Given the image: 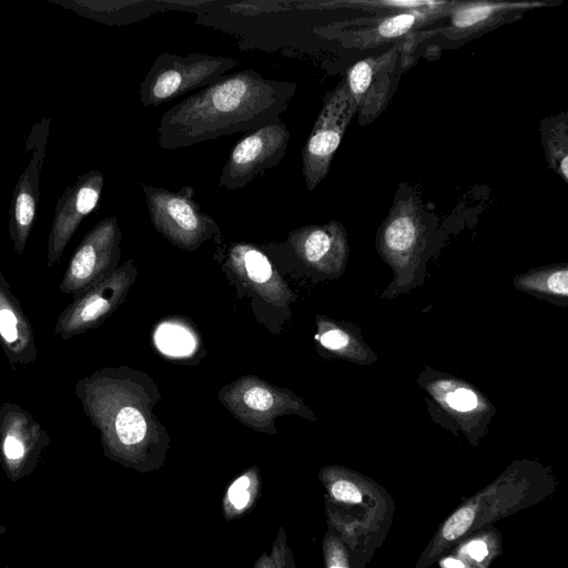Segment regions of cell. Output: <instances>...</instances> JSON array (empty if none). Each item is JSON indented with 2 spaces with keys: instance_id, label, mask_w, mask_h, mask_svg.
Wrapping results in <instances>:
<instances>
[{
  "instance_id": "7a4b0ae2",
  "label": "cell",
  "mask_w": 568,
  "mask_h": 568,
  "mask_svg": "<svg viewBox=\"0 0 568 568\" xmlns=\"http://www.w3.org/2000/svg\"><path fill=\"white\" fill-rule=\"evenodd\" d=\"M296 89V82L267 79L252 69L225 74L162 114L158 145L176 150L256 130L281 119Z\"/></svg>"
},
{
  "instance_id": "1f68e13d",
  "label": "cell",
  "mask_w": 568,
  "mask_h": 568,
  "mask_svg": "<svg viewBox=\"0 0 568 568\" xmlns=\"http://www.w3.org/2000/svg\"><path fill=\"white\" fill-rule=\"evenodd\" d=\"M6 530H7L6 526L0 524V536L3 535L6 532Z\"/></svg>"
},
{
  "instance_id": "4fadbf2b",
  "label": "cell",
  "mask_w": 568,
  "mask_h": 568,
  "mask_svg": "<svg viewBox=\"0 0 568 568\" xmlns=\"http://www.w3.org/2000/svg\"><path fill=\"white\" fill-rule=\"evenodd\" d=\"M456 1H434L433 4L407 11L373 14V17L338 23L334 32L343 45L366 50L407 37L416 28L447 17Z\"/></svg>"
},
{
  "instance_id": "4316f807",
  "label": "cell",
  "mask_w": 568,
  "mask_h": 568,
  "mask_svg": "<svg viewBox=\"0 0 568 568\" xmlns=\"http://www.w3.org/2000/svg\"><path fill=\"white\" fill-rule=\"evenodd\" d=\"M253 568H297L283 527L278 528L271 550L263 552Z\"/></svg>"
},
{
  "instance_id": "ffe728a7",
  "label": "cell",
  "mask_w": 568,
  "mask_h": 568,
  "mask_svg": "<svg viewBox=\"0 0 568 568\" xmlns=\"http://www.w3.org/2000/svg\"><path fill=\"white\" fill-rule=\"evenodd\" d=\"M0 345L9 363L27 365L38 358L33 327L0 268Z\"/></svg>"
},
{
  "instance_id": "7c38bea8",
  "label": "cell",
  "mask_w": 568,
  "mask_h": 568,
  "mask_svg": "<svg viewBox=\"0 0 568 568\" xmlns=\"http://www.w3.org/2000/svg\"><path fill=\"white\" fill-rule=\"evenodd\" d=\"M51 439L45 429L19 404L0 406V466L7 478L16 483L38 466Z\"/></svg>"
},
{
  "instance_id": "3957f363",
  "label": "cell",
  "mask_w": 568,
  "mask_h": 568,
  "mask_svg": "<svg viewBox=\"0 0 568 568\" xmlns=\"http://www.w3.org/2000/svg\"><path fill=\"white\" fill-rule=\"evenodd\" d=\"M327 530L346 546L353 568H367L393 523L395 504L375 480L341 466L318 471Z\"/></svg>"
},
{
  "instance_id": "f1b7e54d",
  "label": "cell",
  "mask_w": 568,
  "mask_h": 568,
  "mask_svg": "<svg viewBox=\"0 0 568 568\" xmlns=\"http://www.w3.org/2000/svg\"><path fill=\"white\" fill-rule=\"evenodd\" d=\"M447 403L457 410L467 412L477 406V397L466 388H458L454 393H449Z\"/></svg>"
},
{
  "instance_id": "d4e9b609",
  "label": "cell",
  "mask_w": 568,
  "mask_h": 568,
  "mask_svg": "<svg viewBox=\"0 0 568 568\" xmlns=\"http://www.w3.org/2000/svg\"><path fill=\"white\" fill-rule=\"evenodd\" d=\"M153 338L158 349L170 357H189L200 346L199 337L192 326L180 318L160 323Z\"/></svg>"
},
{
  "instance_id": "cb8c5ba5",
  "label": "cell",
  "mask_w": 568,
  "mask_h": 568,
  "mask_svg": "<svg viewBox=\"0 0 568 568\" xmlns=\"http://www.w3.org/2000/svg\"><path fill=\"white\" fill-rule=\"evenodd\" d=\"M450 552L480 568H489L503 552L501 534L491 525L485 526L462 539Z\"/></svg>"
},
{
  "instance_id": "30bf717a",
  "label": "cell",
  "mask_w": 568,
  "mask_h": 568,
  "mask_svg": "<svg viewBox=\"0 0 568 568\" xmlns=\"http://www.w3.org/2000/svg\"><path fill=\"white\" fill-rule=\"evenodd\" d=\"M122 231L115 216L97 223L75 248L59 284V290L73 297L118 268Z\"/></svg>"
},
{
  "instance_id": "4dcf8cb0",
  "label": "cell",
  "mask_w": 568,
  "mask_h": 568,
  "mask_svg": "<svg viewBox=\"0 0 568 568\" xmlns=\"http://www.w3.org/2000/svg\"><path fill=\"white\" fill-rule=\"evenodd\" d=\"M437 562L439 568H480L453 552L440 557Z\"/></svg>"
},
{
  "instance_id": "e0dca14e",
  "label": "cell",
  "mask_w": 568,
  "mask_h": 568,
  "mask_svg": "<svg viewBox=\"0 0 568 568\" xmlns=\"http://www.w3.org/2000/svg\"><path fill=\"white\" fill-rule=\"evenodd\" d=\"M225 266L244 287L273 306L286 307L295 301L288 284L254 244L232 243L226 252Z\"/></svg>"
},
{
  "instance_id": "484cf974",
  "label": "cell",
  "mask_w": 568,
  "mask_h": 568,
  "mask_svg": "<svg viewBox=\"0 0 568 568\" xmlns=\"http://www.w3.org/2000/svg\"><path fill=\"white\" fill-rule=\"evenodd\" d=\"M317 329L315 338L326 349L342 355H348L352 352L354 343L352 337L337 324L317 316Z\"/></svg>"
},
{
  "instance_id": "f546056e",
  "label": "cell",
  "mask_w": 568,
  "mask_h": 568,
  "mask_svg": "<svg viewBox=\"0 0 568 568\" xmlns=\"http://www.w3.org/2000/svg\"><path fill=\"white\" fill-rule=\"evenodd\" d=\"M545 280L546 286L544 290H547L549 293L556 294V295H567V270H556L552 271L546 276L542 277Z\"/></svg>"
},
{
  "instance_id": "d6986e66",
  "label": "cell",
  "mask_w": 568,
  "mask_h": 568,
  "mask_svg": "<svg viewBox=\"0 0 568 568\" xmlns=\"http://www.w3.org/2000/svg\"><path fill=\"white\" fill-rule=\"evenodd\" d=\"M546 6L540 1H456L449 10L448 26L436 30L452 41L467 39L496 27L515 13Z\"/></svg>"
},
{
  "instance_id": "83f0119b",
  "label": "cell",
  "mask_w": 568,
  "mask_h": 568,
  "mask_svg": "<svg viewBox=\"0 0 568 568\" xmlns=\"http://www.w3.org/2000/svg\"><path fill=\"white\" fill-rule=\"evenodd\" d=\"M322 548L325 568H353L345 544L329 530L323 538Z\"/></svg>"
},
{
  "instance_id": "44dd1931",
  "label": "cell",
  "mask_w": 568,
  "mask_h": 568,
  "mask_svg": "<svg viewBox=\"0 0 568 568\" xmlns=\"http://www.w3.org/2000/svg\"><path fill=\"white\" fill-rule=\"evenodd\" d=\"M424 231L420 206L414 195L397 197L379 232L383 250L393 258H407L418 247Z\"/></svg>"
},
{
  "instance_id": "8992f818",
  "label": "cell",
  "mask_w": 568,
  "mask_h": 568,
  "mask_svg": "<svg viewBox=\"0 0 568 568\" xmlns=\"http://www.w3.org/2000/svg\"><path fill=\"white\" fill-rule=\"evenodd\" d=\"M237 64L236 60L222 55L161 53L140 84V101L145 108L158 106L207 87Z\"/></svg>"
},
{
  "instance_id": "52a82bcc",
  "label": "cell",
  "mask_w": 568,
  "mask_h": 568,
  "mask_svg": "<svg viewBox=\"0 0 568 568\" xmlns=\"http://www.w3.org/2000/svg\"><path fill=\"white\" fill-rule=\"evenodd\" d=\"M221 404L251 429L274 435L275 419L298 415L314 420L315 416L300 396L255 376L245 375L223 386L217 393Z\"/></svg>"
},
{
  "instance_id": "603a6c76",
  "label": "cell",
  "mask_w": 568,
  "mask_h": 568,
  "mask_svg": "<svg viewBox=\"0 0 568 568\" xmlns=\"http://www.w3.org/2000/svg\"><path fill=\"white\" fill-rule=\"evenodd\" d=\"M541 141L549 168L568 183V121L561 113L540 124Z\"/></svg>"
},
{
  "instance_id": "9a60e30c",
  "label": "cell",
  "mask_w": 568,
  "mask_h": 568,
  "mask_svg": "<svg viewBox=\"0 0 568 568\" xmlns=\"http://www.w3.org/2000/svg\"><path fill=\"white\" fill-rule=\"evenodd\" d=\"M103 184V173L90 170L78 175L60 195L48 236V267H53L59 262L81 222L97 209Z\"/></svg>"
},
{
  "instance_id": "277c9868",
  "label": "cell",
  "mask_w": 568,
  "mask_h": 568,
  "mask_svg": "<svg viewBox=\"0 0 568 568\" xmlns=\"http://www.w3.org/2000/svg\"><path fill=\"white\" fill-rule=\"evenodd\" d=\"M556 490L554 478L540 470L509 468L465 499L439 525L414 568H429L465 537L504 517L535 506Z\"/></svg>"
},
{
  "instance_id": "ba28073f",
  "label": "cell",
  "mask_w": 568,
  "mask_h": 568,
  "mask_svg": "<svg viewBox=\"0 0 568 568\" xmlns=\"http://www.w3.org/2000/svg\"><path fill=\"white\" fill-rule=\"evenodd\" d=\"M356 113V105L343 79L325 94L302 150V173L308 191H313L326 178L334 154Z\"/></svg>"
},
{
  "instance_id": "9c48e42d",
  "label": "cell",
  "mask_w": 568,
  "mask_h": 568,
  "mask_svg": "<svg viewBox=\"0 0 568 568\" xmlns=\"http://www.w3.org/2000/svg\"><path fill=\"white\" fill-rule=\"evenodd\" d=\"M138 276L133 260L91 285L60 313L53 333L64 341L99 327L123 303Z\"/></svg>"
},
{
  "instance_id": "5b68a950",
  "label": "cell",
  "mask_w": 568,
  "mask_h": 568,
  "mask_svg": "<svg viewBox=\"0 0 568 568\" xmlns=\"http://www.w3.org/2000/svg\"><path fill=\"white\" fill-rule=\"evenodd\" d=\"M142 190L153 227L171 244L193 252L209 240L221 243L219 224L202 211L192 186L170 191L142 183Z\"/></svg>"
},
{
  "instance_id": "ac0fdd59",
  "label": "cell",
  "mask_w": 568,
  "mask_h": 568,
  "mask_svg": "<svg viewBox=\"0 0 568 568\" xmlns=\"http://www.w3.org/2000/svg\"><path fill=\"white\" fill-rule=\"evenodd\" d=\"M287 243L304 264L327 274L342 270L348 250L345 229L337 221L298 227Z\"/></svg>"
},
{
  "instance_id": "6da1fadb",
  "label": "cell",
  "mask_w": 568,
  "mask_h": 568,
  "mask_svg": "<svg viewBox=\"0 0 568 568\" xmlns=\"http://www.w3.org/2000/svg\"><path fill=\"white\" fill-rule=\"evenodd\" d=\"M74 394L99 430L106 458L139 473L164 465L171 439L153 412L161 394L150 375L128 366L103 367L79 379Z\"/></svg>"
},
{
  "instance_id": "2e32d148",
  "label": "cell",
  "mask_w": 568,
  "mask_h": 568,
  "mask_svg": "<svg viewBox=\"0 0 568 568\" xmlns=\"http://www.w3.org/2000/svg\"><path fill=\"white\" fill-rule=\"evenodd\" d=\"M403 47L397 41L384 53L362 59L348 69L345 81L361 124H368L385 109Z\"/></svg>"
},
{
  "instance_id": "7402d4cb",
  "label": "cell",
  "mask_w": 568,
  "mask_h": 568,
  "mask_svg": "<svg viewBox=\"0 0 568 568\" xmlns=\"http://www.w3.org/2000/svg\"><path fill=\"white\" fill-rule=\"evenodd\" d=\"M262 488L261 471L251 466L236 476L225 488L222 510L226 520L237 519L250 511L260 497Z\"/></svg>"
},
{
  "instance_id": "5bb4252c",
  "label": "cell",
  "mask_w": 568,
  "mask_h": 568,
  "mask_svg": "<svg viewBox=\"0 0 568 568\" xmlns=\"http://www.w3.org/2000/svg\"><path fill=\"white\" fill-rule=\"evenodd\" d=\"M50 119L37 122L27 138V152L31 153L28 165L20 175L11 199L8 231L13 250L21 255L32 231L39 197L40 173L45 158Z\"/></svg>"
},
{
  "instance_id": "8fae6325",
  "label": "cell",
  "mask_w": 568,
  "mask_h": 568,
  "mask_svg": "<svg viewBox=\"0 0 568 568\" xmlns=\"http://www.w3.org/2000/svg\"><path fill=\"white\" fill-rule=\"evenodd\" d=\"M291 133L280 119L248 132L232 149L219 186L232 191L245 187L257 175L277 165L285 156Z\"/></svg>"
}]
</instances>
